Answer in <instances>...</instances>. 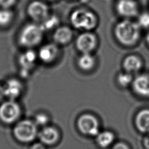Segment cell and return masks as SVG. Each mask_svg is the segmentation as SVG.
Listing matches in <instances>:
<instances>
[{
    "label": "cell",
    "instance_id": "obj_12",
    "mask_svg": "<svg viewBox=\"0 0 149 149\" xmlns=\"http://www.w3.org/2000/svg\"><path fill=\"white\" fill-rule=\"evenodd\" d=\"M134 124L140 133L146 134L149 133V108L141 109L136 113Z\"/></svg>",
    "mask_w": 149,
    "mask_h": 149
},
{
    "label": "cell",
    "instance_id": "obj_17",
    "mask_svg": "<svg viewBox=\"0 0 149 149\" xmlns=\"http://www.w3.org/2000/svg\"><path fill=\"white\" fill-rule=\"evenodd\" d=\"M73 37V31L67 26L58 27L54 34V41L60 44H66L70 41Z\"/></svg>",
    "mask_w": 149,
    "mask_h": 149
},
{
    "label": "cell",
    "instance_id": "obj_16",
    "mask_svg": "<svg viewBox=\"0 0 149 149\" xmlns=\"http://www.w3.org/2000/svg\"><path fill=\"white\" fill-rule=\"evenodd\" d=\"M141 59L136 55H130L127 56L123 61L122 66L125 72L132 73L139 71L142 67Z\"/></svg>",
    "mask_w": 149,
    "mask_h": 149
},
{
    "label": "cell",
    "instance_id": "obj_4",
    "mask_svg": "<svg viewBox=\"0 0 149 149\" xmlns=\"http://www.w3.org/2000/svg\"><path fill=\"white\" fill-rule=\"evenodd\" d=\"M76 127L83 135L95 137L100 132V123L98 118L91 113H83L76 120Z\"/></svg>",
    "mask_w": 149,
    "mask_h": 149
},
{
    "label": "cell",
    "instance_id": "obj_22",
    "mask_svg": "<svg viewBox=\"0 0 149 149\" xmlns=\"http://www.w3.org/2000/svg\"><path fill=\"white\" fill-rule=\"evenodd\" d=\"M33 120L38 127H42L49 125L50 118L47 113L45 112H38L35 115Z\"/></svg>",
    "mask_w": 149,
    "mask_h": 149
},
{
    "label": "cell",
    "instance_id": "obj_23",
    "mask_svg": "<svg viewBox=\"0 0 149 149\" xmlns=\"http://www.w3.org/2000/svg\"><path fill=\"white\" fill-rule=\"evenodd\" d=\"M13 17V13L11 11L3 8L0 9V26H5L8 24Z\"/></svg>",
    "mask_w": 149,
    "mask_h": 149
},
{
    "label": "cell",
    "instance_id": "obj_14",
    "mask_svg": "<svg viewBox=\"0 0 149 149\" xmlns=\"http://www.w3.org/2000/svg\"><path fill=\"white\" fill-rule=\"evenodd\" d=\"M115 133L109 130L100 131L95 137V141L97 145L101 148H107L111 147L115 143Z\"/></svg>",
    "mask_w": 149,
    "mask_h": 149
},
{
    "label": "cell",
    "instance_id": "obj_28",
    "mask_svg": "<svg viewBox=\"0 0 149 149\" xmlns=\"http://www.w3.org/2000/svg\"><path fill=\"white\" fill-rule=\"evenodd\" d=\"M143 146L145 149H149V133L146 134L143 139Z\"/></svg>",
    "mask_w": 149,
    "mask_h": 149
},
{
    "label": "cell",
    "instance_id": "obj_1",
    "mask_svg": "<svg viewBox=\"0 0 149 149\" xmlns=\"http://www.w3.org/2000/svg\"><path fill=\"white\" fill-rule=\"evenodd\" d=\"M140 27L128 20H124L116 24L114 34L117 40L125 46H132L137 43L140 36Z\"/></svg>",
    "mask_w": 149,
    "mask_h": 149
},
{
    "label": "cell",
    "instance_id": "obj_6",
    "mask_svg": "<svg viewBox=\"0 0 149 149\" xmlns=\"http://www.w3.org/2000/svg\"><path fill=\"white\" fill-rule=\"evenodd\" d=\"M43 31L40 26L36 24H27L20 33L19 42L24 47L34 46L41 41Z\"/></svg>",
    "mask_w": 149,
    "mask_h": 149
},
{
    "label": "cell",
    "instance_id": "obj_3",
    "mask_svg": "<svg viewBox=\"0 0 149 149\" xmlns=\"http://www.w3.org/2000/svg\"><path fill=\"white\" fill-rule=\"evenodd\" d=\"M70 20L74 28L86 31L94 29L98 23V19L95 13L84 8L74 10L70 15Z\"/></svg>",
    "mask_w": 149,
    "mask_h": 149
},
{
    "label": "cell",
    "instance_id": "obj_20",
    "mask_svg": "<svg viewBox=\"0 0 149 149\" xmlns=\"http://www.w3.org/2000/svg\"><path fill=\"white\" fill-rule=\"evenodd\" d=\"M133 79L132 73L127 72L119 73L117 76L118 83L122 87H127L131 86Z\"/></svg>",
    "mask_w": 149,
    "mask_h": 149
},
{
    "label": "cell",
    "instance_id": "obj_7",
    "mask_svg": "<svg viewBox=\"0 0 149 149\" xmlns=\"http://www.w3.org/2000/svg\"><path fill=\"white\" fill-rule=\"evenodd\" d=\"M97 44V37L90 31L82 33L79 35L76 40V47L82 54L91 53L95 48Z\"/></svg>",
    "mask_w": 149,
    "mask_h": 149
},
{
    "label": "cell",
    "instance_id": "obj_9",
    "mask_svg": "<svg viewBox=\"0 0 149 149\" xmlns=\"http://www.w3.org/2000/svg\"><path fill=\"white\" fill-rule=\"evenodd\" d=\"M132 88L134 93L137 96L149 98V76L141 74L133 79Z\"/></svg>",
    "mask_w": 149,
    "mask_h": 149
},
{
    "label": "cell",
    "instance_id": "obj_29",
    "mask_svg": "<svg viewBox=\"0 0 149 149\" xmlns=\"http://www.w3.org/2000/svg\"><path fill=\"white\" fill-rule=\"evenodd\" d=\"M4 97H5L4 87L0 85V102H2V101L3 100Z\"/></svg>",
    "mask_w": 149,
    "mask_h": 149
},
{
    "label": "cell",
    "instance_id": "obj_13",
    "mask_svg": "<svg viewBox=\"0 0 149 149\" xmlns=\"http://www.w3.org/2000/svg\"><path fill=\"white\" fill-rule=\"evenodd\" d=\"M5 97L9 100L17 98L22 94L23 91V86L17 80L12 79L9 80L4 86Z\"/></svg>",
    "mask_w": 149,
    "mask_h": 149
},
{
    "label": "cell",
    "instance_id": "obj_10",
    "mask_svg": "<svg viewBox=\"0 0 149 149\" xmlns=\"http://www.w3.org/2000/svg\"><path fill=\"white\" fill-rule=\"evenodd\" d=\"M116 9L119 15L125 17H132L138 13L137 4L133 0H119Z\"/></svg>",
    "mask_w": 149,
    "mask_h": 149
},
{
    "label": "cell",
    "instance_id": "obj_5",
    "mask_svg": "<svg viewBox=\"0 0 149 149\" xmlns=\"http://www.w3.org/2000/svg\"><path fill=\"white\" fill-rule=\"evenodd\" d=\"M22 108L13 100L1 102L0 104V120L5 124L16 123L20 120Z\"/></svg>",
    "mask_w": 149,
    "mask_h": 149
},
{
    "label": "cell",
    "instance_id": "obj_2",
    "mask_svg": "<svg viewBox=\"0 0 149 149\" xmlns=\"http://www.w3.org/2000/svg\"><path fill=\"white\" fill-rule=\"evenodd\" d=\"M38 127L33 120L25 119L19 120L15 123L13 134L19 142L27 144L33 142L38 138Z\"/></svg>",
    "mask_w": 149,
    "mask_h": 149
},
{
    "label": "cell",
    "instance_id": "obj_31",
    "mask_svg": "<svg viewBox=\"0 0 149 149\" xmlns=\"http://www.w3.org/2000/svg\"><path fill=\"white\" fill-rule=\"evenodd\" d=\"M79 1L82 3H87L90 1V0H79Z\"/></svg>",
    "mask_w": 149,
    "mask_h": 149
},
{
    "label": "cell",
    "instance_id": "obj_15",
    "mask_svg": "<svg viewBox=\"0 0 149 149\" xmlns=\"http://www.w3.org/2000/svg\"><path fill=\"white\" fill-rule=\"evenodd\" d=\"M58 51V48L55 44H46L40 48L38 56L41 61L48 63L52 62L56 58Z\"/></svg>",
    "mask_w": 149,
    "mask_h": 149
},
{
    "label": "cell",
    "instance_id": "obj_27",
    "mask_svg": "<svg viewBox=\"0 0 149 149\" xmlns=\"http://www.w3.org/2000/svg\"><path fill=\"white\" fill-rule=\"evenodd\" d=\"M29 149H47V146L42 143L41 142L33 143L30 147Z\"/></svg>",
    "mask_w": 149,
    "mask_h": 149
},
{
    "label": "cell",
    "instance_id": "obj_21",
    "mask_svg": "<svg viewBox=\"0 0 149 149\" xmlns=\"http://www.w3.org/2000/svg\"><path fill=\"white\" fill-rule=\"evenodd\" d=\"M59 23V19L55 16H47L43 21L42 23L40 25L43 31L47 30H50L56 27Z\"/></svg>",
    "mask_w": 149,
    "mask_h": 149
},
{
    "label": "cell",
    "instance_id": "obj_18",
    "mask_svg": "<svg viewBox=\"0 0 149 149\" xmlns=\"http://www.w3.org/2000/svg\"><path fill=\"white\" fill-rule=\"evenodd\" d=\"M36 59L35 52L31 50H29L20 55L19 58V63L22 66L23 70L22 73L28 71L34 65Z\"/></svg>",
    "mask_w": 149,
    "mask_h": 149
},
{
    "label": "cell",
    "instance_id": "obj_30",
    "mask_svg": "<svg viewBox=\"0 0 149 149\" xmlns=\"http://www.w3.org/2000/svg\"><path fill=\"white\" fill-rule=\"evenodd\" d=\"M146 41H147V43L148 44V45H149V31L147 33V36H146Z\"/></svg>",
    "mask_w": 149,
    "mask_h": 149
},
{
    "label": "cell",
    "instance_id": "obj_19",
    "mask_svg": "<svg viewBox=\"0 0 149 149\" xmlns=\"http://www.w3.org/2000/svg\"><path fill=\"white\" fill-rule=\"evenodd\" d=\"M77 65L81 70L88 71L94 67L95 59L90 53L82 54L77 60Z\"/></svg>",
    "mask_w": 149,
    "mask_h": 149
},
{
    "label": "cell",
    "instance_id": "obj_25",
    "mask_svg": "<svg viewBox=\"0 0 149 149\" xmlns=\"http://www.w3.org/2000/svg\"><path fill=\"white\" fill-rule=\"evenodd\" d=\"M111 149H130V146L125 141L115 142L111 147Z\"/></svg>",
    "mask_w": 149,
    "mask_h": 149
},
{
    "label": "cell",
    "instance_id": "obj_32",
    "mask_svg": "<svg viewBox=\"0 0 149 149\" xmlns=\"http://www.w3.org/2000/svg\"><path fill=\"white\" fill-rule=\"evenodd\" d=\"M49 1H53V0H49Z\"/></svg>",
    "mask_w": 149,
    "mask_h": 149
},
{
    "label": "cell",
    "instance_id": "obj_24",
    "mask_svg": "<svg viewBox=\"0 0 149 149\" xmlns=\"http://www.w3.org/2000/svg\"><path fill=\"white\" fill-rule=\"evenodd\" d=\"M138 24L140 27H149V13L145 12L141 14L138 18Z\"/></svg>",
    "mask_w": 149,
    "mask_h": 149
},
{
    "label": "cell",
    "instance_id": "obj_26",
    "mask_svg": "<svg viewBox=\"0 0 149 149\" xmlns=\"http://www.w3.org/2000/svg\"><path fill=\"white\" fill-rule=\"evenodd\" d=\"M15 0H0V6L3 8H8L15 3Z\"/></svg>",
    "mask_w": 149,
    "mask_h": 149
},
{
    "label": "cell",
    "instance_id": "obj_11",
    "mask_svg": "<svg viewBox=\"0 0 149 149\" xmlns=\"http://www.w3.org/2000/svg\"><path fill=\"white\" fill-rule=\"evenodd\" d=\"M27 12L33 20L42 22L48 16V7L43 2L35 1L29 5Z\"/></svg>",
    "mask_w": 149,
    "mask_h": 149
},
{
    "label": "cell",
    "instance_id": "obj_8",
    "mask_svg": "<svg viewBox=\"0 0 149 149\" xmlns=\"http://www.w3.org/2000/svg\"><path fill=\"white\" fill-rule=\"evenodd\" d=\"M38 139L45 146H51L59 142L61 139V133L56 127L48 125L39 130Z\"/></svg>",
    "mask_w": 149,
    "mask_h": 149
}]
</instances>
